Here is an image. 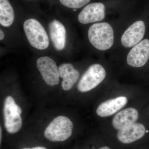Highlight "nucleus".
Returning <instances> with one entry per match:
<instances>
[{"instance_id":"nucleus-11","label":"nucleus","mask_w":149,"mask_h":149,"mask_svg":"<svg viewBox=\"0 0 149 149\" xmlns=\"http://www.w3.org/2000/svg\"><path fill=\"white\" fill-rule=\"evenodd\" d=\"M50 37L54 47L58 51L63 49L66 42V30L63 24L54 19L49 24Z\"/></svg>"},{"instance_id":"nucleus-10","label":"nucleus","mask_w":149,"mask_h":149,"mask_svg":"<svg viewBox=\"0 0 149 149\" xmlns=\"http://www.w3.org/2000/svg\"><path fill=\"white\" fill-rule=\"evenodd\" d=\"M146 128L143 124L135 123L118 130L117 139L123 144L132 143L142 139L146 134Z\"/></svg>"},{"instance_id":"nucleus-16","label":"nucleus","mask_w":149,"mask_h":149,"mask_svg":"<svg viewBox=\"0 0 149 149\" xmlns=\"http://www.w3.org/2000/svg\"><path fill=\"white\" fill-rule=\"evenodd\" d=\"M63 5L72 9L80 8L86 5L90 0H59Z\"/></svg>"},{"instance_id":"nucleus-13","label":"nucleus","mask_w":149,"mask_h":149,"mask_svg":"<svg viewBox=\"0 0 149 149\" xmlns=\"http://www.w3.org/2000/svg\"><path fill=\"white\" fill-rule=\"evenodd\" d=\"M127 102V99L123 96L108 100L99 106L97 109V114L102 117L111 116L125 106Z\"/></svg>"},{"instance_id":"nucleus-4","label":"nucleus","mask_w":149,"mask_h":149,"mask_svg":"<svg viewBox=\"0 0 149 149\" xmlns=\"http://www.w3.org/2000/svg\"><path fill=\"white\" fill-rule=\"evenodd\" d=\"M22 109L15 103L11 96L6 97L3 108L4 125L6 130L11 134L16 133L20 130L22 125L21 116Z\"/></svg>"},{"instance_id":"nucleus-3","label":"nucleus","mask_w":149,"mask_h":149,"mask_svg":"<svg viewBox=\"0 0 149 149\" xmlns=\"http://www.w3.org/2000/svg\"><path fill=\"white\" fill-rule=\"evenodd\" d=\"M73 124L69 118L65 116H59L51 122L45 131V136L53 142L63 141L72 135Z\"/></svg>"},{"instance_id":"nucleus-17","label":"nucleus","mask_w":149,"mask_h":149,"mask_svg":"<svg viewBox=\"0 0 149 149\" xmlns=\"http://www.w3.org/2000/svg\"><path fill=\"white\" fill-rule=\"evenodd\" d=\"M5 37L4 33L3 32L1 29L0 30V40H3L4 38Z\"/></svg>"},{"instance_id":"nucleus-14","label":"nucleus","mask_w":149,"mask_h":149,"mask_svg":"<svg viewBox=\"0 0 149 149\" xmlns=\"http://www.w3.org/2000/svg\"><path fill=\"white\" fill-rule=\"evenodd\" d=\"M60 77L63 78L61 86L63 89L67 91L71 89L76 83L80 75L79 71L70 63H63L58 68Z\"/></svg>"},{"instance_id":"nucleus-15","label":"nucleus","mask_w":149,"mask_h":149,"mask_svg":"<svg viewBox=\"0 0 149 149\" xmlns=\"http://www.w3.org/2000/svg\"><path fill=\"white\" fill-rule=\"evenodd\" d=\"M13 8L8 0H0V24L5 27L11 25L14 20Z\"/></svg>"},{"instance_id":"nucleus-9","label":"nucleus","mask_w":149,"mask_h":149,"mask_svg":"<svg viewBox=\"0 0 149 149\" xmlns=\"http://www.w3.org/2000/svg\"><path fill=\"white\" fill-rule=\"evenodd\" d=\"M105 15V8L102 3H93L85 6L78 16L81 24H87L103 19Z\"/></svg>"},{"instance_id":"nucleus-19","label":"nucleus","mask_w":149,"mask_h":149,"mask_svg":"<svg viewBox=\"0 0 149 149\" xmlns=\"http://www.w3.org/2000/svg\"><path fill=\"white\" fill-rule=\"evenodd\" d=\"M97 149H111L109 147L104 146L101 147V148H99Z\"/></svg>"},{"instance_id":"nucleus-1","label":"nucleus","mask_w":149,"mask_h":149,"mask_svg":"<svg viewBox=\"0 0 149 149\" xmlns=\"http://www.w3.org/2000/svg\"><path fill=\"white\" fill-rule=\"evenodd\" d=\"M88 36L91 44L99 50H107L113 45V29L107 22L93 24L88 30Z\"/></svg>"},{"instance_id":"nucleus-12","label":"nucleus","mask_w":149,"mask_h":149,"mask_svg":"<svg viewBox=\"0 0 149 149\" xmlns=\"http://www.w3.org/2000/svg\"><path fill=\"white\" fill-rule=\"evenodd\" d=\"M139 113L135 109H126L115 116L112 120L113 125L116 129L121 130L135 123L139 118Z\"/></svg>"},{"instance_id":"nucleus-5","label":"nucleus","mask_w":149,"mask_h":149,"mask_svg":"<svg viewBox=\"0 0 149 149\" xmlns=\"http://www.w3.org/2000/svg\"><path fill=\"white\" fill-rule=\"evenodd\" d=\"M105 70L101 65H91L86 70L77 85V88L80 92L91 91L98 85L105 78Z\"/></svg>"},{"instance_id":"nucleus-2","label":"nucleus","mask_w":149,"mask_h":149,"mask_svg":"<svg viewBox=\"0 0 149 149\" xmlns=\"http://www.w3.org/2000/svg\"><path fill=\"white\" fill-rule=\"evenodd\" d=\"M23 28L30 45L39 50L49 47V42L47 34L39 22L35 19H29L24 22Z\"/></svg>"},{"instance_id":"nucleus-8","label":"nucleus","mask_w":149,"mask_h":149,"mask_svg":"<svg viewBox=\"0 0 149 149\" xmlns=\"http://www.w3.org/2000/svg\"><path fill=\"white\" fill-rule=\"evenodd\" d=\"M146 31L144 22L139 20L133 23L124 32L121 38L123 46L125 48L134 47L141 42Z\"/></svg>"},{"instance_id":"nucleus-20","label":"nucleus","mask_w":149,"mask_h":149,"mask_svg":"<svg viewBox=\"0 0 149 149\" xmlns=\"http://www.w3.org/2000/svg\"><path fill=\"white\" fill-rule=\"evenodd\" d=\"M0 135H1V136H0V141H1V140H2V129L1 128V129H0Z\"/></svg>"},{"instance_id":"nucleus-7","label":"nucleus","mask_w":149,"mask_h":149,"mask_svg":"<svg viewBox=\"0 0 149 149\" xmlns=\"http://www.w3.org/2000/svg\"><path fill=\"white\" fill-rule=\"evenodd\" d=\"M149 58V40H143L134 46L128 53L127 58L128 64L133 67L143 66Z\"/></svg>"},{"instance_id":"nucleus-6","label":"nucleus","mask_w":149,"mask_h":149,"mask_svg":"<svg viewBox=\"0 0 149 149\" xmlns=\"http://www.w3.org/2000/svg\"><path fill=\"white\" fill-rule=\"evenodd\" d=\"M37 65L43 80L50 86L58 85L59 82L58 68L55 62L48 56H42L37 60Z\"/></svg>"},{"instance_id":"nucleus-18","label":"nucleus","mask_w":149,"mask_h":149,"mask_svg":"<svg viewBox=\"0 0 149 149\" xmlns=\"http://www.w3.org/2000/svg\"><path fill=\"white\" fill-rule=\"evenodd\" d=\"M22 149H47V148H46L45 147L39 146L31 148H24Z\"/></svg>"}]
</instances>
